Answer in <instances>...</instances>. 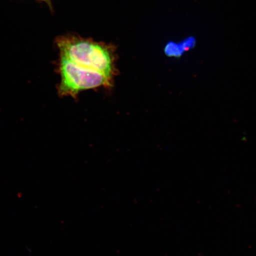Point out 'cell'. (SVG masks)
<instances>
[{"label": "cell", "mask_w": 256, "mask_h": 256, "mask_svg": "<svg viewBox=\"0 0 256 256\" xmlns=\"http://www.w3.org/2000/svg\"><path fill=\"white\" fill-rule=\"evenodd\" d=\"M60 84L58 88L60 96L76 98L80 92L101 87L110 88L112 80L102 74L84 68L60 57Z\"/></svg>", "instance_id": "cell-2"}, {"label": "cell", "mask_w": 256, "mask_h": 256, "mask_svg": "<svg viewBox=\"0 0 256 256\" xmlns=\"http://www.w3.org/2000/svg\"><path fill=\"white\" fill-rule=\"evenodd\" d=\"M187 50L184 42L180 44L170 42L165 48V52L168 56H180L184 51Z\"/></svg>", "instance_id": "cell-3"}, {"label": "cell", "mask_w": 256, "mask_h": 256, "mask_svg": "<svg viewBox=\"0 0 256 256\" xmlns=\"http://www.w3.org/2000/svg\"><path fill=\"white\" fill-rule=\"evenodd\" d=\"M60 57L79 66L114 79L116 74L115 50L112 44L82 37L66 35L58 38Z\"/></svg>", "instance_id": "cell-1"}]
</instances>
